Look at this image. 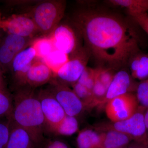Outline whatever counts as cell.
Returning a JSON list of instances; mask_svg holds the SVG:
<instances>
[{"instance_id":"32","label":"cell","mask_w":148,"mask_h":148,"mask_svg":"<svg viewBox=\"0 0 148 148\" xmlns=\"http://www.w3.org/2000/svg\"><path fill=\"white\" fill-rule=\"evenodd\" d=\"M148 139L141 142L135 141L130 146L129 148H147Z\"/></svg>"},{"instance_id":"20","label":"cell","mask_w":148,"mask_h":148,"mask_svg":"<svg viewBox=\"0 0 148 148\" xmlns=\"http://www.w3.org/2000/svg\"><path fill=\"white\" fill-rule=\"evenodd\" d=\"M13 108V97L6 87L4 79L0 81V119L10 118Z\"/></svg>"},{"instance_id":"14","label":"cell","mask_w":148,"mask_h":148,"mask_svg":"<svg viewBox=\"0 0 148 148\" xmlns=\"http://www.w3.org/2000/svg\"><path fill=\"white\" fill-rule=\"evenodd\" d=\"M53 77L50 68L42 60L37 58L27 73L26 85L34 88L51 81Z\"/></svg>"},{"instance_id":"11","label":"cell","mask_w":148,"mask_h":148,"mask_svg":"<svg viewBox=\"0 0 148 148\" xmlns=\"http://www.w3.org/2000/svg\"><path fill=\"white\" fill-rule=\"evenodd\" d=\"M36 59V51L30 45L19 52L13 59L9 70L14 82L18 87L26 85L27 73Z\"/></svg>"},{"instance_id":"22","label":"cell","mask_w":148,"mask_h":148,"mask_svg":"<svg viewBox=\"0 0 148 148\" xmlns=\"http://www.w3.org/2000/svg\"><path fill=\"white\" fill-rule=\"evenodd\" d=\"M69 55L56 49L42 60L50 68L54 77L59 69L69 61Z\"/></svg>"},{"instance_id":"3","label":"cell","mask_w":148,"mask_h":148,"mask_svg":"<svg viewBox=\"0 0 148 148\" xmlns=\"http://www.w3.org/2000/svg\"><path fill=\"white\" fill-rule=\"evenodd\" d=\"M66 8V1L48 0L38 3L28 15L34 20L40 33L49 36L61 23Z\"/></svg>"},{"instance_id":"15","label":"cell","mask_w":148,"mask_h":148,"mask_svg":"<svg viewBox=\"0 0 148 148\" xmlns=\"http://www.w3.org/2000/svg\"><path fill=\"white\" fill-rule=\"evenodd\" d=\"M42 146L27 130L11 121L10 135L6 148H41Z\"/></svg>"},{"instance_id":"1","label":"cell","mask_w":148,"mask_h":148,"mask_svg":"<svg viewBox=\"0 0 148 148\" xmlns=\"http://www.w3.org/2000/svg\"><path fill=\"white\" fill-rule=\"evenodd\" d=\"M71 21L84 40V46L102 66L119 69L138 53L136 32L119 16L82 8L73 13Z\"/></svg>"},{"instance_id":"12","label":"cell","mask_w":148,"mask_h":148,"mask_svg":"<svg viewBox=\"0 0 148 148\" xmlns=\"http://www.w3.org/2000/svg\"><path fill=\"white\" fill-rule=\"evenodd\" d=\"M144 107L139 108L133 115L122 121L114 123L115 130L130 136L135 141L141 142L148 139L145 123Z\"/></svg>"},{"instance_id":"4","label":"cell","mask_w":148,"mask_h":148,"mask_svg":"<svg viewBox=\"0 0 148 148\" xmlns=\"http://www.w3.org/2000/svg\"><path fill=\"white\" fill-rule=\"evenodd\" d=\"M90 52L85 47L80 48L73 55L70 56L69 61L59 69L53 77L58 82L66 85H73L77 82L87 66L90 58Z\"/></svg>"},{"instance_id":"29","label":"cell","mask_w":148,"mask_h":148,"mask_svg":"<svg viewBox=\"0 0 148 148\" xmlns=\"http://www.w3.org/2000/svg\"><path fill=\"white\" fill-rule=\"evenodd\" d=\"M108 89L95 77V82L92 89V93L95 102L96 101H104Z\"/></svg>"},{"instance_id":"25","label":"cell","mask_w":148,"mask_h":148,"mask_svg":"<svg viewBox=\"0 0 148 148\" xmlns=\"http://www.w3.org/2000/svg\"><path fill=\"white\" fill-rule=\"evenodd\" d=\"M96 74V69L86 67L77 82L82 85L92 92Z\"/></svg>"},{"instance_id":"35","label":"cell","mask_w":148,"mask_h":148,"mask_svg":"<svg viewBox=\"0 0 148 148\" xmlns=\"http://www.w3.org/2000/svg\"><path fill=\"white\" fill-rule=\"evenodd\" d=\"M2 18H1V11H0V31H1V22Z\"/></svg>"},{"instance_id":"23","label":"cell","mask_w":148,"mask_h":148,"mask_svg":"<svg viewBox=\"0 0 148 148\" xmlns=\"http://www.w3.org/2000/svg\"><path fill=\"white\" fill-rule=\"evenodd\" d=\"M79 124L75 117L66 115L52 133L55 135L71 136L78 131Z\"/></svg>"},{"instance_id":"30","label":"cell","mask_w":148,"mask_h":148,"mask_svg":"<svg viewBox=\"0 0 148 148\" xmlns=\"http://www.w3.org/2000/svg\"><path fill=\"white\" fill-rule=\"evenodd\" d=\"M132 18L148 34V14L146 12Z\"/></svg>"},{"instance_id":"26","label":"cell","mask_w":148,"mask_h":148,"mask_svg":"<svg viewBox=\"0 0 148 148\" xmlns=\"http://www.w3.org/2000/svg\"><path fill=\"white\" fill-rule=\"evenodd\" d=\"M11 129L10 119H0V148H6Z\"/></svg>"},{"instance_id":"17","label":"cell","mask_w":148,"mask_h":148,"mask_svg":"<svg viewBox=\"0 0 148 148\" xmlns=\"http://www.w3.org/2000/svg\"><path fill=\"white\" fill-rule=\"evenodd\" d=\"M100 148H124L132 139L129 135L117 130H112L101 135Z\"/></svg>"},{"instance_id":"36","label":"cell","mask_w":148,"mask_h":148,"mask_svg":"<svg viewBox=\"0 0 148 148\" xmlns=\"http://www.w3.org/2000/svg\"><path fill=\"white\" fill-rule=\"evenodd\" d=\"M147 148H148V147H147Z\"/></svg>"},{"instance_id":"34","label":"cell","mask_w":148,"mask_h":148,"mask_svg":"<svg viewBox=\"0 0 148 148\" xmlns=\"http://www.w3.org/2000/svg\"><path fill=\"white\" fill-rule=\"evenodd\" d=\"M3 69H2L1 66L0 65V81L2 80L3 79Z\"/></svg>"},{"instance_id":"28","label":"cell","mask_w":148,"mask_h":148,"mask_svg":"<svg viewBox=\"0 0 148 148\" xmlns=\"http://www.w3.org/2000/svg\"><path fill=\"white\" fill-rule=\"evenodd\" d=\"M136 90L138 103L144 108H148V79L139 84Z\"/></svg>"},{"instance_id":"8","label":"cell","mask_w":148,"mask_h":148,"mask_svg":"<svg viewBox=\"0 0 148 148\" xmlns=\"http://www.w3.org/2000/svg\"><path fill=\"white\" fill-rule=\"evenodd\" d=\"M34 39L8 34L3 38L0 42V65L3 71L10 70L15 56L31 45Z\"/></svg>"},{"instance_id":"10","label":"cell","mask_w":148,"mask_h":148,"mask_svg":"<svg viewBox=\"0 0 148 148\" xmlns=\"http://www.w3.org/2000/svg\"><path fill=\"white\" fill-rule=\"evenodd\" d=\"M49 36L52 39L56 49L69 56L81 47L75 29L69 24L60 23Z\"/></svg>"},{"instance_id":"18","label":"cell","mask_w":148,"mask_h":148,"mask_svg":"<svg viewBox=\"0 0 148 148\" xmlns=\"http://www.w3.org/2000/svg\"><path fill=\"white\" fill-rule=\"evenodd\" d=\"M132 77L142 80L148 77V55L135 54L129 62Z\"/></svg>"},{"instance_id":"33","label":"cell","mask_w":148,"mask_h":148,"mask_svg":"<svg viewBox=\"0 0 148 148\" xmlns=\"http://www.w3.org/2000/svg\"><path fill=\"white\" fill-rule=\"evenodd\" d=\"M145 125L147 136L148 138V109L145 114Z\"/></svg>"},{"instance_id":"19","label":"cell","mask_w":148,"mask_h":148,"mask_svg":"<svg viewBox=\"0 0 148 148\" xmlns=\"http://www.w3.org/2000/svg\"><path fill=\"white\" fill-rule=\"evenodd\" d=\"M101 143V135L90 130H82L77 137V148H100Z\"/></svg>"},{"instance_id":"5","label":"cell","mask_w":148,"mask_h":148,"mask_svg":"<svg viewBox=\"0 0 148 148\" xmlns=\"http://www.w3.org/2000/svg\"><path fill=\"white\" fill-rule=\"evenodd\" d=\"M138 103L136 96L131 92L119 95L108 102L106 114L114 123L125 120L137 112Z\"/></svg>"},{"instance_id":"21","label":"cell","mask_w":148,"mask_h":148,"mask_svg":"<svg viewBox=\"0 0 148 148\" xmlns=\"http://www.w3.org/2000/svg\"><path fill=\"white\" fill-rule=\"evenodd\" d=\"M36 53L37 58L42 60L56 49L52 39L49 36H42L33 40L31 44Z\"/></svg>"},{"instance_id":"13","label":"cell","mask_w":148,"mask_h":148,"mask_svg":"<svg viewBox=\"0 0 148 148\" xmlns=\"http://www.w3.org/2000/svg\"><path fill=\"white\" fill-rule=\"evenodd\" d=\"M137 86L132 81V77L123 70L115 74L113 79L108 88L104 101L108 102L113 98L137 89Z\"/></svg>"},{"instance_id":"16","label":"cell","mask_w":148,"mask_h":148,"mask_svg":"<svg viewBox=\"0 0 148 148\" xmlns=\"http://www.w3.org/2000/svg\"><path fill=\"white\" fill-rule=\"evenodd\" d=\"M111 5L124 8L132 18L147 12L148 0H109Z\"/></svg>"},{"instance_id":"27","label":"cell","mask_w":148,"mask_h":148,"mask_svg":"<svg viewBox=\"0 0 148 148\" xmlns=\"http://www.w3.org/2000/svg\"><path fill=\"white\" fill-rule=\"evenodd\" d=\"M115 74L112 69L104 67L96 68V78L105 86L107 89L113 79Z\"/></svg>"},{"instance_id":"31","label":"cell","mask_w":148,"mask_h":148,"mask_svg":"<svg viewBox=\"0 0 148 148\" xmlns=\"http://www.w3.org/2000/svg\"><path fill=\"white\" fill-rule=\"evenodd\" d=\"M45 148H69L65 143L58 140L49 141L45 146Z\"/></svg>"},{"instance_id":"6","label":"cell","mask_w":148,"mask_h":148,"mask_svg":"<svg viewBox=\"0 0 148 148\" xmlns=\"http://www.w3.org/2000/svg\"><path fill=\"white\" fill-rule=\"evenodd\" d=\"M44 117L46 128L52 132L66 115V113L48 88L37 92Z\"/></svg>"},{"instance_id":"9","label":"cell","mask_w":148,"mask_h":148,"mask_svg":"<svg viewBox=\"0 0 148 148\" xmlns=\"http://www.w3.org/2000/svg\"><path fill=\"white\" fill-rule=\"evenodd\" d=\"M1 28L7 34L29 38H36L40 33L34 20L27 14H13L2 19Z\"/></svg>"},{"instance_id":"37","label":"cell","mask_w":148,"mask_h":148,"mask_svg":"<svg viewBox=\"0 0 148 148\" xmlns=\"http://www.w3.org/2000/svg\"></svg>"},{"instance_id":"24","label":"cell","mask_w":148,"mask_h":148,"mask_svg":"<svg viewBox=\"0 0 148 148\" xmlns=\"http://www.w3.org/2000/svg\"><path fill=\"white\" fill-rule=\"evenodd\" d=\"M72 86L74 92L82 102L84 108L92 104V102H95L92 91L83 85L77 82Z\"/></svg>"},{"instance_id":"7","label":"cell","mask_w":148,"mask_h":148,"mask_svg":"<svg viewBox=\"0 0 148 148\" xmlns=\"http://www.w3.org/2000/svg\"><path fill=\"white\" fill-rule=\"evenodd\" d=\"M48 88L64 109L66 114L75 117L84 108L83 104L68 86L52 79Z\"/></svg>"},{"instance_id":"2","label":"cell","mask_w":148,"mask_h":148,"mask_svg":"<svg viewBox=\"0 0 148 148\" xmlns=\"http://www.w3.org/2000/svg\"><path fill=\"white\" fill-rule=\"evenodd\" d=\"M12 97L11 121L27 130L43 145L45 121L37 92L34 88L24 86L18 88Z\"/></svg>"}]
</instances>
